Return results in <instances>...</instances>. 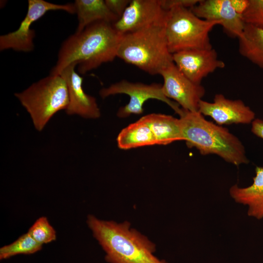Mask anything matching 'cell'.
<instances>
[{
	"mask_svg": "<svg viewBox=\"0 0 263 263\" xmlns=\"http://www.w3.org/2000/svg\"><path fill=\"white\" fill-rule=\"evenodd\" d=\"M198 112L210 117L217 125L248 124L255 119L254 112L241 100H231L222 94L215 95L213 101L201 100Z\"/></svg>",
	"mask_w": 263,
	"mask_h": 263,
	"instance_id": "obj_12",
	"label": "cell"
},
{
	"mask_svg": "<svg viewBox=\"0 0 263 263\" xmlns=\"http://www.w3.org/2000/svg\"><path fill=\"white\" fill-rule=\"evenodd\" d=\"M230 2L235 12L242 16L247 7L249 0H230Z\"/></svg>",
	"mask_w": 263,
	"mask_h": 263,
	"instance_id": "obj_25",
	"label": "cell"
},
{
	"mask_svg": "<svg viewBox=\"0 0 263 263\" xmlns=\"http://www.w3.org/2000/svg\"><path fill=\"white\" fill-rule=\"evenodd\" d=\"M78 20L76 33L98 21L114 23L119 18L107 6L103 0H76L74 3Z\"/></svg>",
	"mask_w": 263,
	"mask_h": 263,
	"instance_id": "obj_16",
	"label": "cell"
},
{
	"mask_svg": "<svg viewBox=\"0 0 263 263\" xmlns=\"http://www.w3.org/2000/svg\"><path fill=\"white\" fill-rule=\"evenodd\" d=\"M198 17L220 22L226 34L238 38L245 25L242 16L235 12L230 0H200L190 9Z\"/></svg>",
	"mask_w": 263,
	"mask_h": 263,
	"instance_id": "obj_13",
	"label": "cell"
},
{
	"mask_svg": "<svg viewBox=\"0 0 263 263\" xmlns=\"http://www.w3.org/2000/svg\"><path fill=\"white\" fill-rule=\"evenodd\" d=\"M155 138L156 145L183 140L180 120L171 115L151 113L143 116Z\"/></svg>",
	"mask_w": 263,
	"mask_h": 263,
	"instance_id": "obj_17",
	"label": "cell"
},
{
	"mask_svg": "<svg viewBox=\"0 0 263 263\" xmlns=\"http://www.w3.org/2000/svg\"><path fill=\"white\" fill-rule=\"evenodd\" d=\"M28 232L38 243L43 245L56 240V232L46 217L38 218Z\"/></svg>",
	"mask_w": 263,
	"mask_h": 263,
	"instance_id": "obj_21",
	"label": "cell"
},
{
	"mask_svg": "<svg viewBox=\"0 0 263 263\" xmlns=\"http://www.w3.org/2000/svg\"><path fill=\"white\" fill-rule=\"evenodd\" d=\"M172 59L180 71L197 84H201L209 74L225 65L218 58L216 51L212 48L180 51L172 54Z\"/></svg>",
	"mask_w": 263,
	"mask_h": 263,
	"instance_id": "obj_11",
	"label": "cell"
},
{
	"mask_svg": "<svg viewBox=\"0 0 263 263\" xmlns=\"http://www.w3.org/2000/svg\"><path fill=\"white\" fill-rule=\"evenodd\" d=\"M242 19L244 24L263 29V0H249Z\"/></svg>",
	"mask_w": 263,
	"mask_h": 263,
	"instance_id": "obj_22",
	"label": "cell"
},
{
	"mask_svg": "<svg viewBox=\"0 0 263 263\" xmlns=\"http://www.w3.org/2000/svg\"><path fill=\"white\" fill-rule=\"evenodd\" d=\"M168 12L162 7L160 0H132L113 26L124 35L151 26L165 25Z\"/></svg>",
	"mask_w": 263,
	"mask_h": 263,
	"instance_id": "obj_10",
	"label": "cell"
},
{
	"mask_svg": "<svg viewBox=\"0 0 263 263\" xmlns=\"http://www.w3.org/2000/svg\"><path fill=\"white\" fill-rule=\"evenodd\" d=\"M238 39L239 53L263 69V29L245 24Z\"/></svg>",
	"mask_w": 263,
	"mask_h": 263,
	"instance_id": "obj_19",
	"label": "cell"
},
{
	"mask_svg": "<svg viewBox=\"0 0 263 263\" xmlns=\"http://www.w3.org/2000/svg\"><path fill=\"white\" fill-rule=\"evenodd\" d=\"M251 132L256 136L263 139V120L255 119L251 123Z\"/></svg>",
	"mask_w": 263,
	"mask_h": 263,
	"instance_id": "obj_26",
	"label": "cell"
},
{
	"mask_svg": "<svg viewBox=\"0 0 263 263\" xmlns=\"http://www.w3.org/2000/svg\"><path fill=\"white\" fill-rule=\"evenodd\" d=\"M30 114L35 129L41 131L57 112L66 110L69 94L66 82L60 75H50L15 94Z\"/></svg>",
	"mask_w": 263,
	"mask_h": 263,
	"instance_id": "obj_5",
	"label": "cell"
},
{
	"mask_svg": "<svg viewBox=\"0 0 263 263\" xmlns=\"http://www.w3.org/2000/svg\"><path fill=\"white\" fill-rule=\"evenodd\" d=\"M63 10L75 14L74 3L58 4L43 0H29L26 15L17 30L0 37V50L13 49L16 51L30 52L34 48L35 32L31 25L48 11Z\"/></svg>",
	"mask_w": 263,
	"mask_h": 263,
	"instance_id": "obj_8",
	"label": "cell"
},
{
	"mask_svg": "<svg viewBox=\"0 0 263 263\" xmlns=\"http://www.w3.org/2000/svg\"><path fill=\"white\" fill-rule=\"evenodd\" d=\"M252 184L245 188L232 186L229 194L237 203L246 206L247 215L258 220L263 218V168L256 167Z\"/></svg>",
	"mask_w": 263,
	"mask_h": 263,
	"instance_id": "obj_15",
	"label": "cell"
},
{
	"mask_svg": "<svg viewBox=\"0 0 263 263\" xmlns=\"http://www.w3.org/2000/svg\"><path fill=\"white\" fill-rule=\"evenodd\" d=\"M87 223L106 253L110 263H167L153 253L155 246L146 236L130 228L128 222L117 223L89 215Z\"/></svg>",
	"mask_w": 263,
	"mask_h": 263,
	"instance_id": "obj_2",
	"label": "cell"
},
{
	"mask_svg": "<svg viewBox=\"0 0 263 263\" xmlns=\"http://www.w3.org/2000/svg\"><path fill=\"white\" fill-rule=\"evenodd\" d=\"M220 22L196 16L189 8H176L168 12L165 30L171 54L188 50L212 48L209 33Z\"/></svg>",
	"mask_w": 263,
	"mask_h": 263,
	"instance_id": "obj_6",
	"label": "cell"
},
{
	"mask_svg": "<svg viewBox=\"0 0 263 263\" xmlns=\"http://www.w3.org/2000/svg\"><path fill=\"white\" fill-rule=\"evenodd\" d=\"M117 57L150 75H160L173 62L165 25L151 26L123 35Z\"/></svg>",
	"mask_w": 263,
	"mask_h": 263,
	"instance_id": "obj_4",
	"label": "cell"
},
{
	"mask_svg": "<svg viewBox=\"0 0 263 263\" xmlns=\"http://www.w3.org/2000/svg\"><path fill=\"white\" fill-rule=\"evenodd\" d=\"M28 232L20 236L12 243L0 248V259L4 260L19 254H31L42 248Z\"/></svg>",
	"mask_w": 263,
	"mask_h": 263,
	"instance_id": "obj_20",
	"label": "cell"
},
{
	"mask_svg": "<svg viewBox=\"0 0 263 263\" xmlns=\"http://www.w3.org/2000/svg\"><path fill=\"white\" fill-rule=\"evenodd\" d=\"M116 141L118 147L122 150L156 145L153 134L143 117L124 128Z\"/></svg>",
	"mask_w": 263,
	"mask_h": 263,
	"instance_id": "obj_18",
	"label": "cell"
},
{
	"mask_svg": "<svg viewBox=\"0 0 263 263\" xmlns=\"http://www.w3.org/2000/svg\"><path fill=\"white\" fill-rule=\"evenodd\" d=\"M117 94H126L130 98L129 103L119 109L117 115L120 117H126L132 114L142 113L144 111V104L150 99L166 103L179 116L183 113V109L180 108L177 103L164 95L162 84L159 83L147 84L122 80L107 88H102L99 92V94L103 98Z\"/></svg>",
	"mask_w": 263,
	"mask_h": 263,
	"instance_id": "obj_7",
	"label": "cell"
},
{
	"mask_svg": "<svg viewBox=\"0 0 263 263\" xmlns=\"http://www.w3.org/2000/svg\"><path fill=\"white\" fill-rule=\"evenodd\" d=\"M113 24L98 21L75 33L64 41L59 49L57 60L51 71L52 75H59L72 63L78 66L80 74L95 69L117 57L122 37Z\"/></svg>",
	"mask_w": 263,
	"mask_h": 263,
	"instance_id": "obj_1",
	"label": "cell"
},
{
	"mask_svg": "<svg viewBox=\"0 0 263 263\" xmlns=\"http://www.w3.org/2000/svg\"><path fill=\"white\" fill-rule=\"evenodd\" d=\"M183 140L202 155L216 154L235 166L249 163L244 147L228 130L206 120L199 112L183 109L180 115Z\"/></svg>",
	"mask_w": 263,
	"mask_h": 263,
	"instance_id": "obj_3",
	"label": "cell"
},
{
	"mask_svg": "<svg viewBox=\"0 0 263 263\" xmlns=\"http://www.w3.org/2000/svg\"><path fill=\"white\" fill-rule=\"evenodd\" d=\"M160 75L164 81L163 92L168 98L174 100L184 110L198 111L199 102L205 94L203 86L188 79L173 62L162 70Z\"/></svg>",
	"mask_w": 263,
	"mask_h": 263,
	"instance_id": "obj_9",
	"label": "cell"
},
{
	"mask_svg": "<svg viewBox=\"0 0 263 263\" xmlns=\"http://www.w3.org/2000/svg\"><path fill=\"white\" fill-rule=\"evenodd\" d=\"M109 9L119 19L124 13L130 2L129 0H105Z\"/></svg>",
	"mask_w": 263,
	"mask_h": 263,
	"instance_id": "obj_24",
	"label": "cell"
},
{
	"mask_svg": "<svg viewBox=\"0 0 263 263\" xmlns=\"http://www.w3.org/2000/svg\"><path fill=\"white\" fill-rule=\"evenodd\" d=\"M200 0H160L162 7L169 11L176 8H187L190 9L197 4Z\"/></svg>",
	"mask_w": 263,
	"mask_h": 263,
	"instance_id": "obj_23",
	"label": "cell"
},
{
	"mask_svg": "<svg viewBox=\"0 0 263 263\" xmlns=\"http://www.w3.org/2000/svg\"><path fill=\"white\" fill-rule=\"evenodd\" d=\"M77 65L72 63L60 74L65 80L68 91V115H78L85 118L96 119L100 116L96 100L85 93L82 88L83 78L75 70Z\"/></svg>",
	"mask_w": 263,
	"mask_h": 263,
	"instance_id": "obj_14",
	"label": "cell"
}]
</instances>
